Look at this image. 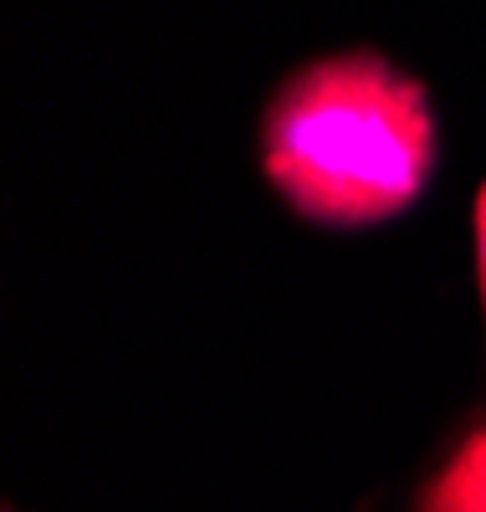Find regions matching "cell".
Segmentation results:
<instances>
[{
	"instance_id": "obj_2",
	"label": "cell",
	"mask_w": 486,
	"mask_h": 512,
	"mask_svg": "<svg viewBox=\"0 0 486 512\" xmlns=\"http://www.w3.org/2000/svg\"><path fill=\"white\" fill-rule=\"evenodd\" d=\"M420 512H486V425L471 431L430 477Z\"/></svg>"
},
{
	"instance_id": "obj_1",
	"label": "cell",
	"mask_w": 486,
	"mask_h": 512,
	"mask_svg": "<svg viewBox=\"0 0 486 512\" xmlns=\"http://www.w3.org/2000/svg\"><path fill=\"white\" fill-rule=\"evenodd\" d=\"M261 164L307 221L369 226L420 195L435 164V123L405 72L353 52L302 67L272 98Z\"/></svg>"
},
{
	"instance_id": "obj_3",
	"label": "cell",
	"mask_w": 486,
	"mask_h": 512,
	"mask_svg": "<svg viewBox=\"0 0 486 512\" xmlns=\"http://www.w3.org/2000/svg\"><path fill=\"white\" fill-rule=\"evenodd\" d=\"M476 267H481V303H486V190L476 195Z\"/></svg>"
}]
</instances>
